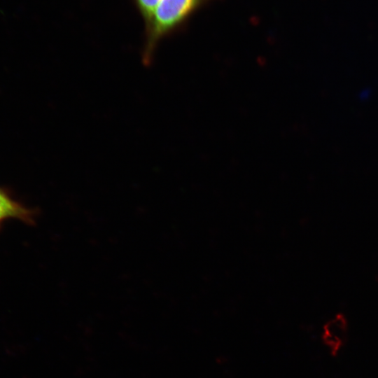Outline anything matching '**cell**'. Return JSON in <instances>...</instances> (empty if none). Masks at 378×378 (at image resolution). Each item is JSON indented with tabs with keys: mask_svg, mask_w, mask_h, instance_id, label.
<instances>
[{
	"mask_svg": "<svg viewBox=\"0 0 378 378\" xmlns=\"http://www.w3.org/2000/svg\"><path fill=\"white\" fill-rule=\"evenodd\" d=\"M204 0H160L144 24L142 62L152 63L159 42L176 30Z\"/></svg>",
	"mask_w": 378,
	"mask_h": 378,
	"instance_id": "1",
	"label": "cell"
},
{
	"mask_svg": "<svg viewBox=\"0 0 378 378\" xmlns=\"http://www.w3.org/2000/svg\"><path fill=\"white\" fill-rule=\"evenodd\" d=\"M9 217L18 218L29 223L34 220L31 211L12 200L0 191V220Z\"/></svg>",
	"mask_w": 378,
	"mask_h": 378,
	"instance_id": "2",
	"label": "cell"
},
{
	"mask_svg": "<svg viewBox=\"0 0 378 378\" xmlns=\"http://www.w3.org/2000/svg\"><path fill=\"white\" fill-rule=\"evenodd\" d=\"M139 13L142 16L144 24L150 20L155 7L160 0H132Z\"/></svg>",
	"mask_w": 378,
	"mask_h": 378,
	"instance_id": "3",
	"label": "cell"
}]
</instances>
